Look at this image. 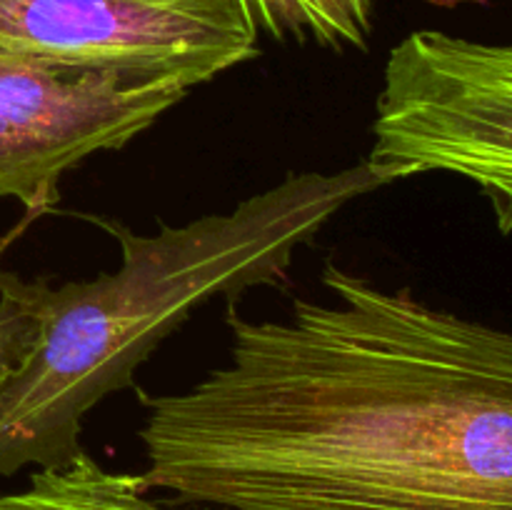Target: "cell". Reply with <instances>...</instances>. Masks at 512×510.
Listing matches in <instances>:
<instances>
[{
  "instance_id": "obj_1",
  "label": "cell",
  "mask_w": 512,
  "mask_h": 510,
  "mask_svg": "<svg viewBox=\"0 0 512 510\" xmlns=\"http://www.w3.org/2000/svg\"><path fill=\"white\" fill-rule=\"evenodd\" d=\"M335 303L228 305L230 358L145 400L148 490L220 510H512V333L333 260Z\"/></svg>"
},
{
  "instance_id": "obj_2",
  "label": "cell",
  "mask_w": 512,
  "mask_h": 510,
  "mask_svg": "<svg viewBox=\"0 0 512 510\" xmlns=\"http://www.w3.org/2000/svg\"><path fill=\"white\" fill-rule=\"evenodd\" d=\"M395 183L368 158L335 173H290L228 213L133 233L103 215H80L113 235L115 273L53 288L40 278V335L0 385V475L53 468L83 453L90 408L135 385V370L195 310L258 285L288 283L303 245L353 200Z\"/></svg>"
},
{
  "instance_id": "obj_3",
  "label": "cell",
  "mask_w": 512,
  "mask_h": 510,
  "mask_svg": "<svg viewBox=\"0 0 512 510\" xmlns=\"http://www.w3.org/2000/svg\"><path fill=\"white\" fill-rule=\"evenodd\" d=\"M368 160L395 180H473L512 235V43L415 30L388 55Z\"/></svg>"
},
{
  "instance_id": "obj_4",
  "label": "cell",
  "mask_w": 512,
  "mask_h": 510,
  "mask_svg": "<svg viewBox=\"0 0 512 510\" xmlns=\"http://www.w3.org/2000/svg\"><path fill=\"white\" fill-rule=\"evenodd\" d=\"M0 50L188 90L260 55L235 0H0Z\"/></svg>"
},
{
  "instance_id": "obj_5",
  "label": "cell",
  "mask_w": 512,
  "mask_h": 510,
  "mask_svg": "<svg viewBox=\"0 0 512 510\" xmlns=\"http://www.w3.org/2000/svg\"><path fill=\"white\" fill-rule=\"evenodd\" d=\"M185 93L170 80L68 70L0 50V198L48 213L68 170L125 148Z\"/></svg>"
},
{
  "instance_id": "obj_6",
  "label": "cell",
  "mask_w": 512,
  "mask_h": 510,
  "mask_svg": "<svg viewBox=\"0 0 512 510\" xmlns=\"http://www.w3.org/2000/svg\"><path fill=\"white\" fill-rule=\"evenodd\" d=\"M140 473H115L88 453L38 468L28 485L0 495V510H180L148 498Z\"/></svg>"
},
{
  "instance_id": "obj_7",
  "label": "cell",
  "mask_w": 512,
  "mask_h": 510,
  "mask_svg": "<svg viewBox=\"0 0 512 510\" xmlns=\"http://www.w3.org/2000/svg\"><path fill=\"white\" fill-rule=\"evenodd\" d=\"M250 28L273 40L365 50L375 25V0H235Z\"/></svg>"
},
{
  "instance_id": "obj_8",
  "label": "cell",
  "mask_w": 512,
  "mask_h": 510,
  "mask_svg": "<svg viewBox=\"0 0 512 510\" xmlns=\"http://www.w3.org/2000/svg\"><path fill=\"white\" fill-rule=\"evenodd\" d=\"M40 278L0 270V385L25 363L40 335Z\"/></svg>"
},
{
  "instance_id": "obj_9",
  "label": "cell",
  "mask_w": 512,
  "mask_h": 510,
  "mask_svg": "<svg viewBox=\"0 0 512 510\" xmlns=\"http://www.w3.org/2000/svg\"><path fill=\"white\" fill-rule=\"evenodd\" d=\"M470 3H480V5H488V0H470Z\"/></svg>"
}]
</instances>
